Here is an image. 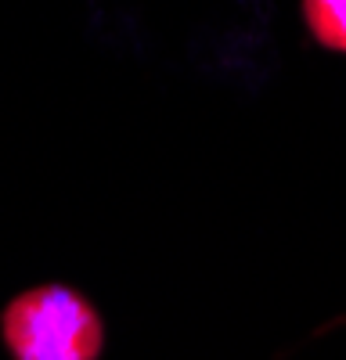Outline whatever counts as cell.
Returning a JSON list of instances; mask_svg holds the SVG:
<instances>
[{
    "instance_id": "6da1fadb",
    "label": "cell",
    "mask_w": 346,
    "mask_h": 360,
    "mask_svg": "<svg viewBox=\"0 0 346 360\" xmlns=\"http://www.w3.org/2000/svg\"><path fill=\"white\" fill-rule=\"evenodd\" d=\"M0 335L11 360H98L105 321L83 292L47 281L18 292L4 307Z\"/></svg>"
},
{
    "instance_id": "7a4b0ae2",
    "label": "cell",
    "mask_w": 346,
    "mask_h": 360,
    "mask_svg": "<svg viewBox=\"0 0 346 360\" xmlns=\"http://www.w3.org/2000/svg\"><path fill=\"white\" fill-rule=\"evenodd\" d=\"M303 25L317 47L346 54V0H303Z\"/></svg>"
}]
</instances>
